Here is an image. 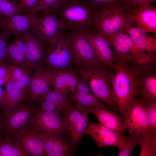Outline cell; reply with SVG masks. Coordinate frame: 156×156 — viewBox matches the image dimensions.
Masks as SVG:
<instances>
[{"instance_id": "30", "label": "cell", "mask_w": 156, "mask_h": 156, "mask_svg": "<svg viewBox=\"0 0 156 156\" xmlns=\"http://www.w3.org/2000/svg\"><path fill=\"white\" fill-rule=\"evenodd\" d=\"M143 137V133L130 134L126 136L125 140L118 156H131L133 149L137 145L140 144Z\"/></svg>"}, {"instance_id": "17", "label": "cell", "mask_w": 156, "mask_h": 156, "mask_svg": "<svg viewBox=\"0 0 156 156\" xmlns=\"http://www.w3.org/2000/svg\"><path fill=\"white\" fill-rule=\"evenodd\" d=\"M83 33L90 40L99 62L113 68L115 57L110 40L99 34L94 28Z\"/></svg>"}, {"instance_id": "35", "label": "cell", "mask_w": 156, "mask_h": 156, "mask_svg": "<svg viewBox=\"0 0 156 156\" xmlns=\"http://www.w3.org/2000/svg\"><path fill=\"white\" fill-rule=\"evenodd\" d=\"M143 134L142 139L139 145L141 148L139 156H154V151L149 137L147 133Z\"/></svg>"}, {"instance_id": "1", "label": "cell", "mask_w": 156, "mask_h": 156, "mask_svg": "<svg viewBox=\"0 0 156 156\" xmlns=\"http://www.w3.org/2000/svg\"><path fill=\"white\" fill-rule=\"evenodd\" d=\"M111 68L99 63L77 62L72 69L89 86L93 94L103 101L111 111L119 112L112 96V82L114 73Z\"/></svg>"}, {"instance_id": "14", "label": "cell", "mask_w": 156, "mask_h": 156, "mask_svg": "<svg viewBox=\"0 0 156 156\" xmlns=\"http://www.w3.org/2000/svg\"><path fill=\"white\" fill-rule=\"evenodd\" d=\"M90 136L100 149L105 146H112L120 149L125 139L126 136L118 134L100 123L90 122L84 133V135Z\"/></svg>"}, {"instance_id": "5", "label": "cell", "mask_w": 156, "mask_h": 156, "mask_svg": "<svg viewBox=\"0 0 156 156\" xmlns=\"http://www.w3.org/2000/svg\"><path fill=\"white\" fill-rule=\"evenodd\" d=\"M111 43L115 60L126 63L128 61L138 64H145L153 61L155 54L145 53L135 45L125 29L109 39Z\"/></svg>"}, {"instance_id": "22", "label": "cell", "mask_w": 156, "mask_h": 156, "mask_svg": "<svg viewBox=\"0 0 156 156\" xmlns=\"http://www.w3.org/2000/svg\"><path fill=\"white\" fill-rule=\"evenodd\" d=\"M79 79L78 74L73 69H58L53 81V89L72 94L75 91Z\"/></svg>"}, {"instance_id": "45", "label": "cell", "mask_w": 156, "mask_h": 156, "mask_svg": "<svg viewBox=\"0 0 156 156\" xmlns=\"http://www.w3.org/2000/svg\"><path fill=\"white\" fill-rule=\"evenodd\" d=\"M5 99V91L0 86V107L1 108L3 105Z\"/></svg>"}, {"instance_id": "3", "label": "cell", "mask_w": 156, "mask_h": 156, "mask_svg": "<svg viewBox=\"0 0 156 156\" xmlns=\"http://www.w3.org/2000/svg\"><path fill=\"white\" fill-rule=\"evenodd\" d=\"M96 11L83 0H65L57 15L65 31L86 33L94 28Z\"/></svg>"}, {"instance_id": "6", "label": "cell", "mask_w": 156, "mask_h": 156, "mask_svg": "<svg viewBox=\"0 0 156 156\" xmlns=\"http://www.w3.org/2000/svg\"><path fill=\"white\" fill-rule=\"evenodd\" d=\"M48 44V52L43 65L59 69H72L77 62L70 46L68 32L63 31Z\"/></svg>"}, {"instance_id": "26", "label": "cell", "mask_w": 156, "mask_h": 156, "mask_svg": "<svg viewBox=\"0 0 156 156\" xmlns=\"http://www.w3.org/2000/svg\"><path fill=\"white\" fill-rule=\"evenodd\" d=\"M125 30L128 34L135 46L139 49L148 53H154L156 51V40L148 36L142 30L130 25Z\"/></svg>"}, {"instance_id": "7", "label": "cell", "mask_w": 156, "mask_h": 156, "mask_svg": "<svg viewBox=\"0 0 156 156\" xmlns=\"http://www.w3.org/2000/svg\"><path fill=\"white\" fill-rule=\"evenodd\" d=\"M89 113L88 109L71 103L62 115L74 153L88 127Z\"/></svg>"}, {"instance_id": "11", "label": "cell", "mask_w": 156, "mask_h": 156, "mask_svg": "<svg viewBox=\"0 0 156 156\" xmlns=\"http://www.w3.org/2000/svg\"><path fill=\"white\" fill-rule=\"evenodd\" d=\"M29 30L37 35L48 44L52 42L65 30L57 14L42 12L33 21Z\"/></svg>"}, {"instance_id": "28", "label": "cell", "mask_w": 156, "mask_h": 156, "mask_svg": "<svg viewBox=\"0 0 156 156\" xmlns=\"http://www.w3.org/2000/svg\"><path fill=\"white\" fill-rule=\"evenodd\" d=\"M28 154L13 138L0 137V156H28Z\"/></svg>"}, {"instance_id": "23", "label": "cell", "mask_w": 156, "mask_h": 156, "mask_svg": "<svg viewBox=\"0 0 156 156\" xmlns=\"http://www.w3.org/2000/svg\"><path fill=\"white\" fill-rule=\"evenodd\" d=\"M71 99L72 103L87 109L97 106L102 103L101 100L93 94L89 86L79 76L76 88L71 95Z\"/></svg>"}, {"instance_id": "10", "label": "cell", "mask_w": 156, "mask_h": 156, "mask_svg": "<svg viewBox=\"0 0 156 156\" xmlns=\"http://www.w3.org/2000/svg\"><path fill=\"white\" fill-rule=\"evenodd\" d=\"M58 69L41 66L33 68L29 87L28 103L36 104L42 96L53 89L52 83Z\"/></svg>"}, {"instance_id": "36", "label": "cell", "mask_w": 156, "mask_h": 156, "mask_svg": "<svg viewBox=\"0 0 156 156\" xmlns=\"http://www.w3.org/2000/svg\"><path fill=\"white\" fill-rule=\"evenodd\" d=\"M91 5L96 10L106 6L125 5L124 0H83Z\"/></svg>"}, {"instance_id": "21", "label": "cell", "mask_w": 156, "mask_h": 156, "mask_svg": "<svg viewBox=\"0 0 156 156\" xmlns=\"http://www.w3.org/2000/svg\"><path fill=\"white\" fill-rule=\"evenodd\" d=\"M31 156H46L43 142L35 131L30 128L12 138Z\"/></svg>"}, {"instance_id": "47", "label": "cell", "mask_w": 156, "mask_h": 156, "mask_svg": "<svg viewBox=\"0 0 156 156\" xmlns=\"http://www.w3.org/2000/svg\"><path fill=\"white\" fill-rule=\"evenodd\" d=\"M3 122L4 117L0 114V137H1V133L3 132Z\"/></svg>"}, {"instance_id": "4", "label": "cell", "mask_w": 156, "mask_h": 156, "mask_svg": "<svg viewBox=\"0 0 156 156\" xmlns=\"http://www.w3.org/2000/svg\"><path fill=\"white\" fill-rule=\"evenodd\" d=\"M131 25L125 5L106 6L97 11L93 26L99 34L110 39Z\"/></svg>"}, {"instance_id": "37", "label": "cell", "mask_w": 156, "mask_h": 156, "mask_svg": "<svg viewBox=\"0 0 156 156\" xmlns=\"http://www.w3.org/2000/svg\"><path fill=\"white\" fill-rule=\"evenodd\" d=\"M9 34L4 31H0V65L5 63V57Z\"/></svg>"}, {"instance_id": "9", "label": "cell", "mask_w": 156, "mask_h": 156, "mask_svg": "<svg viewBox=\"0 0 156 156\" xmlns=\"http://www.w3.org/2000/svg\"><path fill=\"white\" fill-rule=\"evenodd\" d=\"M30 128L38 133L49 135L66 134L65 124L62 117L40 108L35 109L32 115Z\"/></svg>"}, {"instance_id": "24", "label": "cell", "mask_w": 156, "mask_h": 156, "mask_svg": "<svg viewBox=\"0 0 156 156\" xmlns=\"http://www.w3.org/2000/svg\"><path fill=\"white\" fill-rule=\"evenodd\" d=\"M39 14L29 13L16 14L8 20H6L3 31L9 34L16 35L22 34L29 30L34 20Z\"/></svg>"}, {"instance_id": "46", "label": "cell", "mask_w": 156, "mask_h": 156, "mask_svg": "<svg viewBox=\"0 0 156 156\" xmlns=\"http://www.w3.org/2000/svg\"><path fill=\"white\" fill-rule=\"evenodd\" d=\"M6 23V20L0 16V29L4 30Z\"/></svg>"}, {"instance_id": "13", "label": "cell", "mask_w": 156, "mask_h": 156, "mask_svg": "<svg viewBox=\"0 0 156 156\" xmlns=\"http://www.w3.org/2000/svg\"><path fill=\"white\" fill-rule=\"evenodd\" d=\"M22 34L27 61L33 69L36 67H42L47 53L48 45L29 29Z\"/></svg>"}, {"instance_id": "43", "label": "cell", "mask_w": 156, "mask_h": 156, "mask_svg": "<svg viewBox=\"0 0 156 156\" xmlns=\"http://www.w3.org/2000/svg\"><path fill=\"white\" fill-rule=\"evenodd\" d=\"M14 80L19 86L26 99H27L29 92V87L25 85L21 79Z\"/></svg>"}, {"instance_id": "15", "label": "cell", "mask_w": 156, "mask_h": 156, "mask_svg": "<svg viewBox=\"0 0 156 156\" xmlns=\"http://www.w3.org/2000/svg\"><path fill=\"white\" fill-rule=\"evenodd\" d=\"M128 18L132 25L134 23L136 27L145 33H156V8L149 4L140 7L127 6Z\"/></svg>"}, {"instance_id": "40", "label": "cell", "mask_w": 156, "mask_h": 156, "mask_svg": "<svg viewBox=\"0 0 156 156\" xmlns=\"http://www.w3.org/2000/svg\"><path fill=\"white\" fill-rule=\"evenodd\" d=\"M126 6L130 7H140L151 4L156 0H124Z\"/></svg>"}, {"instance_id": "20", "label": "cell", "mask_w": 156, "mask_h": 156, "mask_svg": "<svg viewBox=\"0 0 156 156\" xmlns=\"http://www.w3.org/2000/svg\"><path fill=\"white\" fill-rule=\"evenodd\" d=\"M88 109L90 113L94 115L99 123L119 135H124L123 132L125 130L121 116L107 110L102 103Z\"/></svg>"}, {"instance_id": "42", "label": "cell", "mask_w": 156, "mask_h": 156, "mask_svg": "<svg viewBox=\"0 0 156 156\" xmlns=\"http://www.w3.org/2000/svg\"><path fill=\"white\" fill-rule=\"evenodd\" d=\"M147 133L151 142L154 151V156H156V131H150Z\"/></svg>"}, {"instance_id": "33", "label": "cell", "mask_w": 156, "mask_h": 156, "mask_svg": "<svg viewBox=\"0 0 156 156\" xmlns=\"http://www.w3.org/2000/svg\"><path fill=\"white\" fill-rule=\"evenodd\" d=\"M37 103L39 105L41 109L60 116L62 115L66 109L70 105L66 106L47 100L39 101Z\"/></svg>"}, {"instance_id": "32", "label": "cell", "mask_w": 156, "mask_h": 156, "mask_svg": "<svg viewBox=\"0 0 156 156\" xmlns=\"http://www.w3.org/2000/svg\"><path fill=\"white\" fill-rule=\"evenodd\" d=\"M71 95L72 94L55 90L53 89L41 96L38 101L47 100L68 106L71 103Z\"/></svg>"}, {"instance_id": "34", "label": "cell", "mask_w": 156, "mask_h": 156, "mask_svg": "<svg viewBox=\"0 0 156 156\" xmlns=\"http://www.w3.org/2000/svg\"><path fill=\"white\" fill-rule=\"evenodd\" d=\"M150 131H156V101L145 104Z\"/></svg>"}, {"instance_id": "27", "label": "cell", "mask_w": 156, "mask_h": 156, "mask_svg": "<svg viewBox=\"0 0 156 156\" xmlns=\"http://www.w3.org/2000/svg\"><path fill=\"white\" fill-rule=\"evenodd\" d=\"M139 98L145 104L156 101L155 74H151L140 78Z\"/></svg>"}, {"instance_id": "31", "label": "cell", "mask_w": 156, "mask_h": 156, "mask_svg": "<svg viewBox=\"0 0 156 156\" xmlns=\"http://www.w3.org/2000/svg\"><path fill=\"white\" fill-rule=\"evenodd\" d=\"M22 8L19 4L11 0H0V16L8 20L12 16L21 14Z\"/></svg>"}, {"instance_id": "48", "label": "cell", "mask_w": 156, "mask_h": 156, "mask_svg": "<svg viewBox=\"0 0 156 156\" xmlns=\"http://www.w3.org/2000/svg\"><path fill=\"white\" fill-rule=\"evenodd\" d=\"M11 0L12 1L15 2H16V3H18L17 2V1H18V4H19V1H20V0Z\"/></svg>"}, {"instance_id": "16", "label": "cell", "mask_w": 156, "mask_h": 156, "mask_svg": "<svg viewBox=\"0 0 156 156\" xmlns=\"http://www.w3.org/2000/svg\"><path fill=\"white\" fill-rule=\"evenodd\" d=\"M68 32L70 46L77 62L100 63L90 40L85 34L80 32Z\"/></svg>"}, {"instance_id": "39", "label": "cell", "mask_w": 156, "mask_h": 156, "mask_svg": "<svg viewBox=\"0 0 156 156\" xmlns=\"http://www.w3.org/2000/svg\"><path fill=\"white\" fill-rule=\"evenodd\" d=\"M11 78L10 73L6 63L0 65V86H4Z\"/></svg>"}, {"instance_id": "18", "label": "cell", "mask_w": 156, "mask_h": 156, "mask_svg": "<svg viewBox=\"0 0 156 156\" xmlns=\"http://www.w3.org/2000/svg\"><path fill=\"white\" fill-rule=\"evenodd\" d=\"M5 62L24 68L30 76L32 74V68L26 58L22 34L15 35L14 39L8 45Z\"/></svg>"}, {"instance_id": "38", "label": "cell", "mask_w": 156, "mask_h": 156, "mask_svg": "<svg viewBox=\"0 0 156 156\" xmlns=\"http://www.w3.org/2000/svg\"><path fill=\"white\" fill-rule=\"evenodd\" d=\"M8 66L11 77L14 80L20 79L24 74L27 73L29 74L26 70L20 67L11 64L8 65Z\"/></svg>"}, {"instance_id": "41", "label": "cell", "mask_w": 156, "mask_h": 156, "mask_svg": "<svg viewBox=\"0 0 156 156\" xmlns=\"http://www.w3.org/2000/svg\"><path fill=\"white\" fill-rule=\"evenodd\" d=\"M40 0H20L19 4L25 14L28 13L30 10Z\"/></svg>"}, {"instance_id": "12", "label": "cell", "mask_w": 156, "mask_h": 156, "mask_svg": "<svg viewBox=\"0 0 156 156\" xmlns=\"http://www.w3.org/2000/svg\"><path fill=\"white\" fill-rule=\"evenodd\" d=\"M125 131L130 134L149 133L145 103L138 98L121 116Z\"/></svg>"}, {"instance_id": "25", "label": "cell", "mask_w": 156, "mask_h": 156, "mask_svg": "<svg viewBox=\"0 0 156 156\" xmlns=\"http://www.w3.org/2000/svg\"><path fill=\"white\" fill-rule=\"evenodd\" d=\"M5 99L2 107L3 117L13 107L26 99L19 86L11 77L5 86Z\"/></svg>"}, {"instance_id": "2", "label": "cell", "mask_w": 156, "mask_h": 156, "mask_svg": "<svg viewBox=\"0 0 156 156\" xmlns=\"http://www.w3.org/2000/svg\"><path fill=\"white\" fill-rule=\"evenodd\" d=\"M115 61L112 93L122 116L139 97L140 73L130 68L126 63L116 60Z\"/></svg>"}, {"instance_id": "44", "label": "cell", "mask_w": 156, "mask_h": 156, "mask_svg": "<svg viewBox=\"0 0 156 156\" xmlns=\"http://www.w3.org/2000/svg\"><path fill=\"white\" fill-rule=\"evenodd\" d=\"M20 79L22 80L25 86L29 87L30 81L31 77L30 75L28 73H27L23 75Z\"/></svg>"}, {"instance_id": "29", "label": "cell", "mask_w": 156, "mask_h": 156, "mask_svg": "<svg viewBox=\"0 0 156 156\" xmlns=\"http://www.w3.org/2000/svg\"><path fill=\"white\" fill-rule=\"evenodd\" d=\"M65 0H40L28 13L38 14L47 12L57 14L63 5Z\"/></svg>"}, {"instance_id": "8", "label": "cell", "mask_w": 156, "mask_h": 156, "mask_svg": "<svg viewBox=\"0 0 156 156\" xmlns=\"http://www.w3.org/2000/svg\"><path fill=\"white\" fill-rule=\"evenodd\" d=\"M36 105L21 103L4 117L3 132L5 137L13 138L30 128V119Z\"/></svg>"}, {"instance_id": "19", "label": "cell", "mask_w": 156, "mask_h": 156, "mask_svg": "<svg viewBox=\"0 0 156 156\" xmlns=\"http://www.w3.org/2000/svg\"><path fill=\"white\" fill-rule=\"evenodd\" d=\"M37 133L43 142L46 156H69L73 155L69 139L63 135Z\"/></svg>"}]
</instances>
